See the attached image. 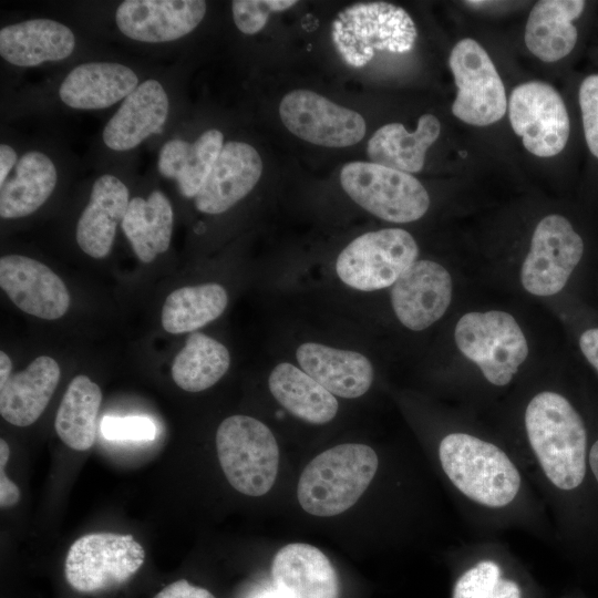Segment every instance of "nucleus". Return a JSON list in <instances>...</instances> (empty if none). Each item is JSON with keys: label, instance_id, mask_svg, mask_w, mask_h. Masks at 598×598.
I'll list each match as a JSON object with an SVG mask.
<instances>
[{"label": "nucleus", "instance_id": "nucleus-1", "mask_svg": "<svg viewBox=\"0 0 598 598\" xmlns=\"http://www.w3.org/2000/svg\"><path fill=\"white\" fill-rule=\"evenodd\" d=\"M525 427L550 483L563 491L578 487L586 474L587 432L570 402L556 392L538 393L526 408Z\"/></svg>", "mask_w": 598, "mask_h": 598}, {"label": "nucleus", "instance_id": "nucleus-2", "mask_svg": "<svg viewBox=\"0 0 598 598\" xmlns=\"http://www.w3.org/2000/svg\"><path fill=\"white\" fill-rule=\"evenodd\" d=\"M379 460L368 445L346 443L323 451L300 475L297 495L315 516H334L353 506L374 477Z\"/></svg>", "mask_w": 598, "mask_h": 598}, {"label": "nucleus", "instance_id": "nucleus-3", "mask_svg": "<svg viewBox=\"0 0 598 598\" xmlns=\"http://www.w3.org/2000/svg\"><path fill=\"white\" fill-rule=\"evenodd\" d=\"M442 468L453 485L471 501L499 508L512 503L520 475L498 446L466 433H451L440 443Z\"/></svg>", "mask_w": 598, "mask_h": 598}, {"label": "nucleus", "instance_id": "nucleus-4", "mask_svg": "<svg viewBox=\"0 0 598 598\" xmlns=\"http://www.w3.org/2000/svg\"><path fill=\"white\" fill-rule=\"evenodd\" d=\"M331 33L336 50L353 68L364 66L377 52H410L417 37L410 14L382 1L347 7L332 22Z\"/></svg>", "mask_w": 598, "mask_h": 598}, {"label": "nucleus", "instance_id": "nucleus-5", "mask_svg": "<svg viewBox=\"0 0 598 598\" xmlns=\"http://www.w3.org/2000/svg\"><path fill=\"white\" fill-rule=\"evenodd\" d=\"M216 448L221 470L235 489L261 496L272 487L279 448L266 424L248 415H231L217 429Z\"/></svg>", "mask_w": 598, "mask_h": 598}, {"label": "nucleus", "instance_id": "nucleus-6", "mask_svg": "<svg viewBox=\"0 0 598 598\" xmlns=\"http://www.w3.org/2000/svg\"><path fill=\"white\" fill-rule=\"evenodd\" d=\"M340 183L355 204L386 221L417 220L430 206V196L419 179L372 162L346 164L340 172Z\"/></svg>", "mask_w": 598, "mask_h": 598}, {"label": "nucleus", "instance_id": "nucleus-7", "mask_svg": "<svg viewBox=\"0 0 598 598\" xmlns=\"http://www.w3.org/2000/svg\"><path fill=\"white\" fill-rule=\"evenodd\" d=\"M455 342L480 367L486 380L498 386L511 382L528 354L522 329L504 311L464 315L455 327Z\"/></svg>", "mask_w": 598, "mask_h": 598}, {"label": "nucleus", "instance_id": "nucleus-8", "mask_svg": "<svg viewBox=\"0 0 598 598\" xmlns=\"http://www.w3.org/2000/svg\"><path fill=\"white\" fill-rule=\"evenodd\" d=\"M419 248L410 233L384 228L354 238L339 254L336 272L350 288L374 291L393 286L416 261Z\"/></svg>", "mask_w": 598, "mask_h": 598}, {"label": "nucleus", "instance_id": "nucleus-9", "mask_svg": "<svg viewBox=\"0 0 598 598\" xmlns=\"http://www.w3.org/2000/svg\"><path fill=\"white\" fill-rule=\"evenodd\" d=\"M144 560L145 551L132 535L92 533L71 545L64 574L75 590L96 592L127 581Z\"/></svg>", "mask_w": 598, "mask_h": 598}, {"label": "nucleus", "instance_id": "nucleus-10", "mask_svg": "<svg viewBox=\"0 0 598 598\" xmlns=\"http://www.w3.org/2000/svg\"><path fill=\"white\" fill-rule=\"evenodd\" d=\"M448 65L457 87L452 113L460 121L486 126L499 121L507 110L503 81L485 49L465 38L452 49Z\"/></svg>", "mask_w": 598, "mask_h": 598}, {"label": "nucleus", "instance_id": "nucleus-11", "mask_svg": "<svg viewBox=\"0 0 598 598\" xmlns=\"http://www.w3.org/2000/svg\"><path fill=\"white\" fill-rule=\"evenodd\" d=\"M508 116L513 131L533 155L551 157L567 144L570 123L566 105L545 82L517 85L508 100Z\"/></svg>", "mask_w": 598, "mask_h": 598}, {"label": "nucleus", "instance_id": "nucleus-12", "mask_svg": "<svg viewBox=\"0 0 598 598\" xmlns=\"http://www.w3.org/2000/svg\"><path fill=\"white\" fill-rule=\"evenodd\" d=\"M584 254V241L569 220L548 215L536 226L520 271L523 287L535 296H553L567 283Z\"/></svg>", "mask_w": 598, "mask_h": 598}, {"label": "nucleus", "instance_id": "nucleus-13", "mask_svg": "<svg viewBox=\"0 0 598 598\" xmlns=\"http://www.w3.org/2000/svg\"><path fill=\"white\" fill-rule=\"evenodd\" d=\"M279 115L293 135L326 147L352 146L367 131L365 121L358 112L309 90L287 93L280 101Z\"/></svg>", "mask_w": 598, "mask_h": 598}, {"label": "nucleus", "instance_id": "nucleus-14", "mask_svg": "<svg viewBox=\"0 0 598 598\" xmlns=\"http://www.w3.org/2000/svg\"><path fill=\"white\" fill-rule=\"evenodd\" d=\"M451 299V276L432 260H416L391 289V305L396 318L413 331L436 322L447 310Z\"/></svg>", "mask_w": 598, "mask_h": 598}, {"label": "nucleus", "instance_id": "nucleus-15", "mask_svg": "<svg viewBox=\"0 0 598 598\" xmlns=\"http://www.w3.org/2000/svg\"><path fill=\"white\" fill-rule=\"evenodd\" d=\"M0 286L19 309L41 319H59L70 306L62 279L44 264L25 256L1 257Z\"/></svg>", "mask_w": 598, "mask_h": 598}, {"label": "nucleus", "instance_id": "nucleus-16", "mask_svg": "<svg viewBox=\"0 0 598 598\" xmlns=\"http://www.w3.org/2000/svg\"><path fill=\"white\" fill-rule=\"evenodd\" d=\"M202 0H126L116 10V24L127 38L150 43L177 40L205 17Z\"/></svg>", "mask_w": 598, "mask_h": 598}, {"label": "nucleus", "instance_id": "nucleus-17", "mask_svg": "<svg viewBox=\"0 0 598 598\" xmlns=\"http://www.w3.org/2000/svg\"><path fill=\"white\" fill-rule=\"evenodd\" d=\"M261 173L262 161L254 146L227 142L195 197L196 208L210 215L228 210L252 190Z\"/></svg>", "mask_w": 598, "mask_h": 598}, {"label": "nucleus", "instance_id": "nucleus-18", "mask_svg": "<svg viewBox=\"0 0 598 598\" xmlns=\"http://www.w3.org/2000/svg\"><path fill=\"white\" fill-rule=\"evenodd\" d=\"M272 584L282 598H338L339 582L329 558L317 547L283 546L271 564Z\"/></svg>", "mask_w": 598, "mask_h": 598}, {"label": "nucleus", "instance_id": "nucleus-19", "mask_svg": "<svg viewBox=\"0 0 598 598\" xmlns=\"http://www.w3.org/2000/svg\"><path fill=\"white\" fill-rule=\"evenodd\" d=\"M168 114V97L156 80L138 84L122 102L103 131V142L114 151H127L152 134H161Z\"/></svg>", "mask_w": 598, "mask_h": 598}, {"label": "nucleus", "instance_id": "nucleus-20", "mask_svg": "<svg viewBox=\"0 0 598 598\" xmlns=\"http://www.w3.org/2000/svg\"><path fill=\"white\" fill-rule=\"evenodd\" d=\"M300 368L333 395L354 399L373 381V367L360 352L305 342L296 351Z\"/></svg>", "mask_w": 598, "mask_h": 598}, {"label": "nucleus", "instance_id": "nucleus-21", "mask_svg": "<svg viewBox=\"0 0 598 598\" xmlns=\"http://www.w3.org/2000/svg\"><path fill=\"white\" fill-rule=\"evenodd\" d=\"M124 183L104 174L93 184L90 202L76 225L80 248L93 258H104L112 249L116 227L122 223L130 204Z\"/></svg>", "mask_w": 598, "mask_h": 598}, {"label": "nucleus", "instance_id": "nucleus-22", "mask_svg": "<svg viewBox=\"0 0 598 598\" xmlns=\"http://www.w3.org/2000/svg\"><path fill=\"white\" fill-rule=\"evenodd\" d=\"M138 78L120 63L91 62L75 66L59 89L64 104L80 110L109 107L131 94Z\"/></svg>", "mask_w": 598, "mask_h": 598}, {"label": "nucleus", "instance_id": "nucleus-23", "mask_svg": "<svg viewBox=\"0 0 598 598\" xmlns=\"http://www.w3.org/2000/svg\"><path fill=\"white\" fill-rule=\"evenodd\" d=\"M74 47L75 38L71 29L49 19L9 24L0 31V54L18 66L63 60L71 55Z\"/></svg>", "mask_w": 598, "mask_h": 598}, {"label": "nucleus", "instance_id": "nucleus-24", "mask_svg": "<svg viewBox=\"0 0 598 598\" xmlns=\"http://www.w3.org/2000/svg\"><path fill=\"white\" fill-rule=\"evenodd\" d=\"M60 374L58 362L47 355L38 357L25 370L11 374L0 386L1 416L16 426L33 424L51 400Z\"/></svg>", "mask_w": 598, "mask_h": 598}, {"label": "nucleus", "instance_id": "nucleus-25", "mask_svg": "<svg viewBox=\"0 0 598 598\" xmlns=\"http://www.w3.org/2000/svg\"><path fill=\"white\" fill-rule=\"evenodd\" d=\"M582 0H542L529 12L525 28L527 49L544 62L567 56L577 42L573 23L585 9Z\"/></svg>", "mask_w": 598, "mask_h": 598}, {"label": "nucleus", "instance_id": "nucleus-26", "mask_svg": "<svg viewBox=\"0 0 598 598\" xmlns=\"http://www.w3.org/2000/svg\"><path fill=\"white\" fill-rule=\"evenodd\" d=\"M440 133L441 123L433 114H423L412 133L401 123L385 124L370 137L368 157L372 163L403 173H417L424 166L427 148Z\"/></svg>", "mask_w": 598, "mask_h": 598}, {"label": "nucleus", "instance_id": "nucleus-27", "mask_svg": "<svg viewBox=\"0 0 598 598\" xmlns=\"http://www.w3.org/2000/svg\"><path fill=\"white\" fill-rule=\"evenodd\" d=\"M224 146V135L212 128L194 143L174 138L159 152L157 167L162 176L174 178L184 197H196Z\"/></svg>", "mask_w": 598, "mask_h": 598}, {"label": "nucleus", "instance_id": "nucleus-28", "mask_svg": "<svg viewBox=\"0 0 598 598\" xmlns=\"http://www.w3.org/2000/svg\"><path fill=\"white\" fill-rule=\"evenodd\" d=\"M56 181L55 166L45 154L25 153L13 174L0 185V216L10 219L34 213L50 197Z\"/></svg>", "mask_w": 598, "mask_h": 598}, {"label": "nucleus", "instance_id": "nucleus-29", "mask_svg": "<svg viewBox=\"0 0 598 598\" xmlns=\"http://www.w3.org/2000/svg\"><path fill=\"white\" fill-rule=\"evenodd\" d=\"M268 385L287 411L306 422L324 424L337 415L336 396L290 362H281L272 369Z\"/></svg>", "mask_w": 598, "mask_h": 598}, {"label": "nucleus", "instance_id": "nucleus-30", "mask_svg": "<svg viewBox=\"0 0 598 598\" xmlns=\"http://www.w3.org/2000/svg\"><path fill=\"white\" fill-rule=\"evenodd\" d=\"M173 217L171 202L159 190H153L147 199L134 197L130 200L121 225L141 261L151 262L168 249Z\"/></svg>", "mask_w": 598, "mask_h": 598}, {"label": "nucleus", "instance_id": "nucleus-31", "mask_svg": "<svg viewBox=\"0 0 598 598\" xmlns=\"http://www.w3.org/2000/svg\"><path fill=\"white\" fill-rule=\"evenodd\" d=\"M101 401V389L89 377L72 379L54 420L55 432L64 444L75 451H86L94 444Z\"/></svg>", "mask_w": 598, "mask_h": 598}, {"label": "nucleus", "instance_id": "nucleus-32", "mask_svg": "<svg viewBox=\"0 0 598 598\" xmlns=\"http://www.w3.org/2000/svg\"><path fill=\"white\" fill-rule=\"evenodd\" d=\"M229 364L230 354L223 343L202 332H194L176 354L171 374L181 389L200 392L217 383Z\"/></svg>", "mask_w": 598, "mask_h": 598}, {"label": "nucleus", "instance_id": "nucleus-33", "mask_svg": "<svg viewBox=\"0 0 598 598\" xmlns=\"http://www.w3.org/2000/svg\"><path fill=\"white\" fill-rule=\"evenodd\" d=\"M228 295L216 282L172 291L162 309V326L173 334L193 332L217 319L226 309Z\"/></svg>", "mask_w": 598, "mask_h": 598}, {"label": "nucleus", "instance_id": "nucleus-34", "mask_svg": "<svg viewBox=\"0 0 598 598\" xmlns=\"http://www.w3.org/2000/svg\"><path fill=\"white\" fill-rule=\"evenodd\" d=\"M452 598H522L518 585L502 577L493 560H482L456 580Z\"/></svg>", "mask_w": 598, "mask_h": 598}, {"label": "nucleus", "instance_id": "nucleus-35", "mask_svg": "<svg viewBox=\"0 0 598 598\" xmlns=\"http://www.w3.org/2000/svg\"><path fill=\"white\" fill-rule=\"evenodd\" d=\"M297 3L296 0H236L231 2L236 27L245 34L261 31L271 12L285 11Z\"/></svg>", "mask_w": 598, "mask_h": 598}, {"label": "nucleus", "instance_id": "nucleus-36", "mask_svg": "<svg viewBox=\"0 0 598 598\" xmlns=\"http://www.w3.org/2000/svg\"><path fill=\"white\" fill-rule=\"evenodd\" d=\"M104 439L114 442H150L155 440L157 427L153 420L142 415H106L101 422Z\"/></svg>", "mask_w": 598, "mask_h": 598}, {"label": "nucleus", "instance_id": "nucleus-37", "mask_svg": "<svg viewBox=\"0 0 598 598\" xmlns=\"http://www.w3.org/2000/svg\"><path fill=\"white\" fill-rule=\"evenodd\" d=\"M579 105L587 146L598 158V74L587 76L580 84Z\"/></svg>", "mask_w": 598, "mask_h": 598}, {"label": "nucleus", "instance_id": "nucleus-38", "mask_svg": "<svg viewBox=\"0 0 598 598\" xmlns=\"http://www.w3.org/2000/svg\"><path fill=\"white\" fill-rule=\"evenodd\" d=\"M10 456V447L4 440H0V506L8 508L16 505L20 499V489L7 476L6 465Z\"/></svg>", "mask_w": 598, "mask_h": 598}, {"label": "nucleus", "instance_id": "nucleus-39", "mask_svg": "<svg viewBox=\"0 0 598 598\" xmlns=\"http://www.w3.org/2000/svg\"><path fill=\"white\" fill-rule=\"evenodd\" d=\"M154 598H216L205 588L194 586L185 579L176 580L163 588Z\"/></svg>", "mask_w": 598, "mask_h": 598}, {"label": "nucleus", "instance_id": "nucleus-40", "mask_svg": "<svg viewBox=\"0 0 598 598\" xmlns=\"http://www.w3.org/2000/svg\"><path fill=\"white\" fill-rule=\"evenodd\" d=\"M579 347L587 361L598 372V327L587 329L580 334Z\"/></svg>", "mask_w": 598, "mask_h": 598}, {"label": "nucleus", "instance_id": "nucleus-41", "mask_svg": "<svg viewBox=\"0 0 598 598\" xmlns=\"http://www.w3.org/2000/svg\"><path fill=\"white\" fill-rule=\"evenodd\" d=\"M18 157L16 151L6 144L0 145V185H2L10 171L16 167L18 163Z\"/></svg>", "mask_w": 598, "mask_h": 598}, {"label": "nucleus", "instance_id": "nucleus-42", "mask_svg": "<svg viewBox=\"0 0 598 598\" xmlns=\"http://www.w3.org/2000/svg\"><path fill=\"white\" fill-rule=\"evenodd\" d=\"M248 598H282L274 584H262L257 586Z\"/></svg>", "mask_w": 598, "mask_h": 598}, {"label": "nucleus", "instance_id": "nucleus-43", "mask_svg": "<svg viewBox=\"0 0 598 598\" xmlns=\"http://www.w3.org/2000/svg\"><path fill=\"white\" fill-rule=\"evenodd\" d=\"M12 372V361L9 355L4 352H0V386H2L8 379L11 377Z\"/></svg>", "mask_w": 598, "mask_h": 598}, {"label": "nucleus", "instance_id": "nucleus-44", "mask_svg": "<svg viewBox=\"0 0 598 598\" xmlns=\"http://www.w3.org/2000/svg\"><path fill=\"white\" fill-rule=\"evenodd\" d=\"M589 465L598 482V440L594 443L589 452Z\"/></svg>", "mask_w": 598, "mask_h": 598}]
</instances>
